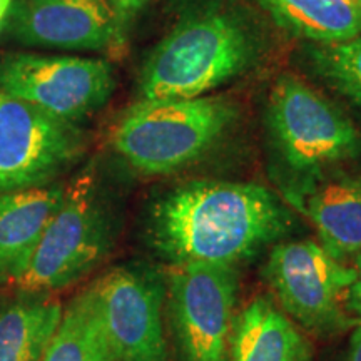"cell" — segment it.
<instances>
[{"mask_svg":"<svg viewBox=\"0 0 361 361\" xmlns=\"http://www.w3.org/2000/svg\"><path fill=\"white\" fill-rule=\"evenodd\" d=\"M146 239L169 266L238 268L295 231L290 204L255 183L192 179L157 196Z\"/></svg>","mask_w":361,"mask_h":361,"instance_id":"obj_1","label":"cell"},{"mask_svg":"<svg viewBox=\"0 0 361 361\" xmlns=\"http://www.w3.org/2000/svg\"><path fill=\"white\" fill-rule=\"evenodd\" d=\"M264 54L258 17L238 0H189L147 54L137 102L207 96L255 71Z\"/></svg>","mask_w":361,"mask_h":361,"instance_id":"obj_2","label":"cell"},{"mask_svg":"<svg viewBox=\"0 0 361 361\" xmlns=\"http://www.w3.org/2000/svg\"><path fill=\"white\" fill-rule=\"evenodd\" d=\"M269 171L283 200L298 207L338 166L361 156L353 121L314 87L290 72L274 80L264 109Z\"/></svg>","mask_w":361,"mask_h":361,"instance_id":"obj_3","label":"cell"},{"mask_svg":"<svg viewBox=\"0 0 361 361\" xmlns=\"http://www.w3.org/2000/svg\"><path fill=\"white\" fill-rule=\"evenodd\" d=\"M239 104L228 94L135 102L117 124L112 147L144 176H168L214 151L238 124Z\"/></svg>","mask_w":361,"mask_h":361,"instance_id":"obj_4","label":"cell"},{"mask_svg":"<svg viewBox=\"0 0 361 361\" xmlns=\"http://www.w3.org/2000/svg\"><path fill=\"white\" fill-rule=\"evenodd\" d=\"M114 238V214L96 168L89 164L64 188L61 204L16 286L44 295L69 288L102 263Z\"/></svg>","mask_w":361,"mask_h":361,"instance_id":"obj_5","label":"cell"},{"mask_svg":"<svg viewBox=\"0 0 361 361\" xmlns=\"http://www.w3.org/2000/svg\"><path fill=\"white\" fill-rule=\"evenodd\" d=\"M278 308L305 333L329 338L358 322L346 308L355 269L316 241H281L263 269Z\"/></svg>","mask_w":361,"mask_h":361,"instance_id":"obj_6","label":"cell"},{"mask_svg":"<svg viewBox=\"0 0 361 361\" xmlns=\"http://www.w3.org/2000/svg\"><path fill=\"white\" fill-rule=\"evenodd\" d=\"M238 293V268L169 266L164 305L179 361H229Z\"/></svg>","mask_w":361,"mask_h":361,"instance_id":"obj_7","label":"cell"},{"mask_svg":"<svg viewBox=\"0 0 361 361\" xmlns=\"http://www.w3.org/2000/svg\"><path fill=\"white\" fill-rule=\"evenodd\" d=\"M114 87V71L104 59L13 54L0 61L4 92L67 123L101 109Z\"/></svg>","mask_w":361,"mask_h":361,"instance_id":"obj_8","label":"cell"},{"mask_svg":"<svg viewBox=\"0 0 361 361\" xmlns=\"http://www.w3.org/2000/svg\"><path fill=\"white\" fill-rule=\"evenodd\" d=\"M80 152L78 124L0 89V192L47 186Z\"/></svg>","mask_w":361,"mask_h":361,"instance_id":"obj_9","label":"cell"},{"mask_svg":"<svg viewBox=\"0 0 361 361\" xmlns=\"http://www.w3.org/2000/svg\"><path fill=\"white\" fill-rule=\"evenodd\" d=\"M90 291L117 361H173L164 331V276L139 266H119Z\"/></svg>","mask_w":361,"mask_h":361,"instance_id":"obj_10","label":"cell"},{"mask_svg":"<svg viewBox=\"0 0 361 361\" xmlns=\"http://www.w3.org/2000/svg\"><path fill=\"white\" fill-rule=\"evenodd\" d=\"M19 42L64 51L116 47L109 0H25L12 19Z\"/></svg>","mask_w":361,"mask_h":361,"instance_id":"obj_11","label":"cell"},{"mask_svg":"<svg viewBox=\"0 0 361 361\" xmlns=\"http://www.w3.org/2000/svg\"><path fill=\"white\" fill-rule=\"evenodd\" d=\"M61 184L0 192V283L16 284L64 196Z\"/></svg>","mask_w":361,"mask_h":361,"instance_id":"obj_12","label":"cell"},{"mask_svg":"<svg viewBox=\"0 0 361 361\" xmlns=\"http://www.w3.org/2000/svg\"><path fill=\"white\" fill-rule=\"evenodd\" d=\"M229 361H313V346L274 301L258 296L236 313Z\"/></svg>","mask_w":361,"mask_h":361,"instance_id":"obj_13","label":"cell"},{"mask_svg":"<svg viewBox=\"0 0 361 361\" xmlns=\"http://www.w3.org/2000/svg\"><path fill=\"white\" fill-rule=\"evenodd\" d=\"M296 209L308 216L329 255L343 259L361 251V179L329 178Z\"/></svg>","mask_w":361,"mask_h":361,"instance_id":"obj_14","label":"cell"},{"mask_svg":"<svg viewBox=\"0 0 361 361\" xmlns=\"http://www.w3.org/2000/svg\"><path fill=\"white\" fill-rule=\"evenodd\" d=\"M279 29L303 44H340L361 35V0H255Z\"/></svg>","mask_w":361,"mask_h":361,"instance_id":"obj_15","label":"cell"},{"mask_svg":"<svg viewBox=\"0 0 361 361\" xmlns=\"http://www.w3.org/2000/svg\"><path fill=\"white\" fill-rule=\"evenodd\" d=\"M62 306L44 293H24L0 311V361H42Z\"/></svg>","mask_w":361,"mask_h":361,"instance_id":"obj_16","label":"cell"},{"mask_svg":"<svg viewBox=\"0 0 361 361\" xmlns=\"http://www.w3.org/2000/svg\"><path fill=\"white\" fill-rule=\"evenodd\" d=\"M42 361H117L90 288L62 311Z\"/></svg>","mask_w":361,"mask_h":361,"instance_id":"obj_17","label":"cell"},{"mask_svg":"<svg viewBox=\"0 0 361 361\" xmlns=\"http://www.w3.org/2000/svg\"><path fill=\"white\" fill-rule=\"evenodd\" d=\"M301 67L361 116V35L340 44H303Z\"/></svg>","mask_w":361,"mask_h":361,"instance_id":"obj_18","label":"cell"},{"mask_svg":"<svg viewBox=\"0 0 361 361\" xmlns=\"http://www.w3.org/2000/svg\"><path fill=\"white\" fill-rule=\"evenodd\" d=\"M149 0H109L116 19V49L124 47L134 20L144 11Z\"/></svg>","mask_w":361,"mask_h":361,"instance_id":"obj_19","label":"cell"},{"mask_svg":"<svg viewBox=\"0 0 361 361\" xmlns=\"http://www.w3.org/2000/svg\"><path fill=\"white\" fill-rule=\"evenodd\" d=\"M355 279L346 293V308L356 322H361V251L355 256Z\"/></svg>","mask_w":361,"mask_h":361,"instance_id":"obj_20","label":"cell"},{"mask_svg":"<svg viewBox=\"0 0 361 361\" xmlns=\"http://www.w3.org/2000/svg\"><path fill=\"white\" fill-rule=\"evenodd\" d=\"M343 361H361V322L356 323L351 331L348 348H346Z\"/></svg>","mask_w":361,"mask_h":361,"instance_id":"obj_21","label":"cell"},{"mask_svg":"<svg viewBox=\"0 0 361 361\" xmlns=\"http://www.w3.org/2000/svg\"><path fill=\"white\" fill-rule=\"evenodd\" d=\"M12 0H0V20L6 22L8 12H11Z\"/></svg>","mask_w":361,"mask_h":361,"instance_id":"obj_22","label":"cell"},{"mask_svg":"<svg viewBox=\"0 0 361 361\" xmlns=\"http://www.w3.org/2000/svg\"><path fill=\"white\" fill-rule=\"evenodd\" d=\"M4 24H6V22H4V20H0V30H2V27H4Z\"/></svg>","mask_w":361,"mask_h":361,"instance_id":"obj_23","label":"cell"}]
</instances>
